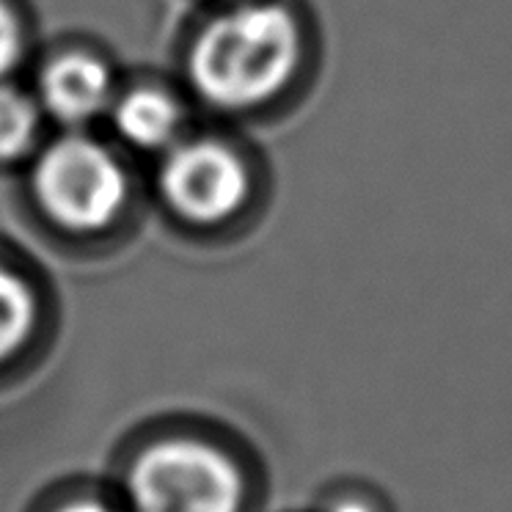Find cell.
<instances>
[{"instance_id": "1", "label": "cell", "mask_w": 512, "mask_h": 512, "mask_svg": "<svg viewBox=\"0 0 512 512\" xmlns=\"http://www.w3.org/2000/svg\"><path fill=\"white\" fill-rule=\"evenodd\" d=\"M301 58V36L279 3H251L215 17L193 45L190 78L223 111H248L273 100Z\"/></svg>"}, {"instance_id": "2", "label": "cell", "mask_w": 512, "mask_h": 512, "mask_svg": "<svg viewBox=\"0 0 512 512\" xmlns=\"http://www.w3.org/2000/svg\"><path fill=\"white\" fill-rule=\"evenodd\" d=\"M130 501L133 512H243L245 479L221 449L174 438L135 460Z\"/></svg>"}, {"instance_id": "3", "label": "cell", "mask_w": 512, "mask_h": 512, "mask_svg": "<svg viewBox=\"0 0 512 512\" xmlns=\"http://www.w3.org/2000/svg\"><path fill=\"white\" fill-rule=\"evenodd\" d=\"M34 190L53 221L72 232H97L122 210L127 179L108 149L67 135L39 157Z\"/></svg>"}, {"instance_id": "4", "label": "cell", "mask_w": 512, "mask_h": 512, "mask_svg": "<svg viewBox=\"0 0 512 512\" xmlns=\"http://www.w3.org/2000/svg\"><path fill=\"white\" fill-rule=\"evenodd\" d=\"M160 190L171 210L196 223H218L243 207L248 171L229 146L215 141L177 146L163 163Z\"/></svg>"}, {"instance_id": "5", "label": "cell", "mask_w": 512, "mask_h": 512, "mask_svg": "<svg viewBox=\"0 0 512 512\" xmlns=\"http://www.w3.org/2000/svg\"><path fill=\"white\" fill-rule=\"evenodd\" d=\"M111 78L100 61L89 56H64L42 75V100L47 111L64 124H83L105 111Z\"/></svg>"}, {"instance_id": "6", "label": "cell", "mask_w": 512, "mask_h": 512, "mask_svg": "<svg viewBox=\"0 0 512 512\" xmlns=\"http://www.w3.org/2000/svg\"><path fill=\"white\" fill-rule=\"evenodd\" d=\"M119 133L141 149L166 146L179 130V108L171 97L155 89H135L113 108Z\"/></svg>"}, {"instance_id": "7", "label": "cell", "mask_w": 512, "mask_h": 512, "mask_svg": "<svg viewBox=\"0 0 512 512\" xmlns=\"http://www.w3.org/2000/svg\"><path fill=\"white\" fill-rule=\"evenodd\" d=\"M36 317L31 290L14 273L0 268V358L23 345Z\"/></svg>"}, {"instance_id": "8", "label": "cell", "mask_w": 512, "mask_h": 512, "mask_svg": "<svg viewBox=\"0 0 512 512\" xmlns=\"http://www.w3.org/2000/svg\"><path fill=\"white\" fill-rule=\"evenodd\" d=\"M36 135V105L25 94L0 86V160L20 157Z\"/></svg>"}, {"instance_id": "9", "label": "cell", "mask_w": 512, "mask_h": 512, "mask_svg": "<svg viewBox=\"0 0 512 512\" xmlns=\"http://www.w3.org/2000/svg\"><path fill=\"white\" fill-rule=\"evenodd\" d=\"M323 512H389V507L364 485H336L325 499Z\"/></svg>"}, {"instance_id": "10", "label": "cell", "mask_w": 512, "mask_h": 512, "mask_svg": "<svg viewBox=\"0 0 512 512\" xmlns=\"http://www.w3.org/2000/svg\"><path fill=\"white\" fill-rule=\"evenodd\" d=\"M17 56H20V28L14 14L0 3V80L12 72Z\"/></svg>"}, {"instance_id": "11", "label": "cell", "mask_w": 512, "mask_h": 512, "mask_svg": "<svg viewBox=\"0 0 512 512\" xmlns=\"http://www.w3.org/2000/svg\"><path fill=\"white\" fill-rule=\"evenodd\" d=\"M58 512H113L108 510L105 504H97V501H75V504H67Z\"/></svg>"}]
</instances>
